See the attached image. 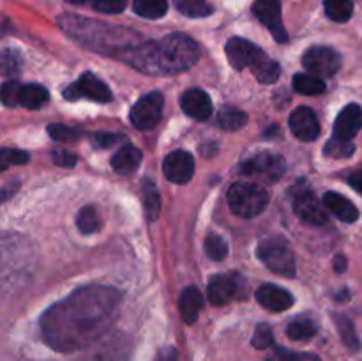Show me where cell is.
<instances>
[{"mask_svg": "<svg viewBox=\"0 0 362 361\" xmlns=\"http://www.w3.org/2000/svg\"><path fill=\"white\" fill-rule=\"evenodd\" d=\"M66 2H69V4H74V6H81V4H87L88 0H66Z\"/></svg>", "mask_w": 362, "mask_h": 361, "instance_id": "c3c4849f", "label": "cell"}, {"mask_svg": "<svg viewBox=\"0 0 362 361\" xmlns=\"http://www.w3.org/2000/svg\"><path fill=\"white\" fill-rule=\"evenodd\" d=\"M127 356L129 353H127L126 342L115 338L101 345V349L95 350L88 361H127Z\"/></svg>", "mask_w": 362, "mask_h": 361, "instance_id": "cb8c5ba5", "label": "cell"}, {"mask_svg": "<svg viewBox=\"0 0 362 361\" xmlns=\"http://www.w3.org/2000/svg\"><path fill=\"white\" fill-rule=\"evenodd\" d=\"M349 184L357 191V193L362 195V170H357L352 176L349 177Z\"/></svg>", "mask_w": 362, "mask_h": 361, "instance_id": "bcb514c9", "label": "cell"}, {"mask_svg": "<svg viewBox=\"0 0 362 361\" xmlns=\"http://www.w3.org/2000/svg\"><path fill=\"white\" fill-rule=\"evenodd\" d=\"M267 361H320V357L311 353H293L285 347H276Z\"/></svg>", "mask_w": 362, "mask_h": 361, "instance_id": "8d00e7d4", "label": "cell"}, {"mask_svg": "<svg viewBox=\"0 0 362 361\" xmlns=\"http://www.w3.org/2000/svg\"><path fill=\"white\" fill-rule=\"evenodd\" d=\"M49 92L39 84H27L20 85L18 91L16 106H23L27 110H39L48 103Z\"/></svg>", "mask_w": 362, "mask_h": 361, "instance_id": "7402d4cb", "label": "cell"}, {"mask_svg": "<svg viewBox=\"0 0 362 361\" xmlns=\"http://www.w3.org/2000/svg\"><path fill=\"white\" fill-rule=\"evenodd\" d=\"M127 0H92V7L99 13L119 14L126 9Z\"/></svg>", "mask_w": 362, "mask_h": 361, "instance_id": "60d3db41", "label": "cell"}, {"mask_svg": "<svg viewBox=\"0 0 362 361\" xmlns=\"http://www.w3.org/2000/svg\"><path fill=\"white\" fill-rule=\"evenodd\" d=\"M163 105H165V101H163L161 92H148L147 96L138 99L131 108V124L141 131L152 130L161 120Z\"/></svg>", "mask_w": 362, "mask_h": 361, "instance_id": "9c48e42d", "label": "cell"}, {"mask_svg": "<svg viewBox=\"0 0 362 361\" xmlns=\"http://www.w3.org/2000/svg\"><path fill=\"white\" fill-rule=\"evenodd\" d=\"M180 108L187 117L197 120H207L212 115V101L207 92L200 88H189L180 96Z\"/></svg>", "mask_w": 362, "mask_h": 361, "instance_id": "2e32d148", "label": "cell"}, {"mask_svg": "<svg viewBox=\"0 0 362 361\" xmlns=\"http://www.w3.org/2000/svg\"><path fill=\"white\" fill-rule=\"evenodd\" d=\"M64 98L67 101H78V99H88L95 103H110L112 101V91L103 80H99L95 74L83 73L73 85L64 91Z\"/></svg>", "mask_w": 362, "mask_h": 361, "instance_id": "52a82bcc", "label": "cell"}, {"mask_svg": "<svg viewBox=\"0 0 362 361\" xmlns=\"http://www.w3.org/2000/svg\"><path fill=\"white\" fill-rule=\"evenodd\" d=\"M257 301L265 310L271 311H285L296 303V299H293L288 290L283 289V287L272 285V283H265L257 290Z\"/></svg>", "mask_w": 362, "mask_h": 361, "instance_id": "e0dca14e", "label": "cell"}, {"mask_svg": "<svg viewBox=\"0 0 362 361\" xmlns=\"http://www.w3.org/2000/svg\"><path fill=\"white\" fill-rule=\"evenodd\" d=\"M163 172L166 179L175 184L189 183L194 176V158L187 151L170 152L163 163Z\"/></svg>", "mask_w": 362, "mask_h": 361, "instance_id": "4fadbf2b", "label": "cell"}, {"mask_svg": "<svg viewBox=\"0 0 362 361\" xmlns=\"http://www.w3.org/2000/svg\"><path fill=\"white\" fill-rule=\"evenodd\" d=\"M293 88H296L299 94L306 96H317L325 92V81L322 78L315 76V74H296L293 76Z\"/></svg>", "mask_w": 362, "mask_h": 361, "instance_id": "f546056e", "label": "cell"}, {"mask_svg": "<svg viewBox=\"0 0 362 361\" xmlns=\"http://www.w3.org/2000/svg\"><path fill=\"white\" fill-rule=\"evenodd\" d=\"M76 225L80 229V232L83 234H94L98 232L101 222H99L98 211H95L94 205H87V207H81L80 212L76 216Z\"/></svg>", "mask_w": 362, "mask_h": 361, "instance_id": "1f68e13d", "label": "cell"}, {"mask_svg": "<svg viewBox=\"0 0 362 361\" xmlns=\"http://www.w3.org/2000/svg\"><path fill=\"white\" fill-rule=\"evenodd\" d=\"M288 124L293 137L303 142H313L320 134V122H318L317 113L310 106H299L297 110H293Z\"/></svg>", "mask_w": 362, "mask_h": 361, "instance_id": "5bb4252c", "label": "cell"}, {"mask_svg": "<svg viewBox=\"0 0 362 361\" xmlns=\"http://www.w3.org/2000/svg\"><path fill=\"white\" fill-rule=\"evenodd\" d=\"M205 251H207V257L212 258V260L219 262L223 258H226L228 255V244L225 243L223 237H219L218 234H211L205 239Z\"/></svg>", "mask_w": 362, "mask_h": 361, "instance_id": "e575fe53", "label": "cell"}, {"mask_svg": "<svg viewBox=\"0 0 362 361\" xmlns=\"http://www.w3.org/2000/svg\"><path fill=\"white\" fill-rule=\"evenodd\" d=\"M48 133L57 142H76L81 138V130L66 126V124H49Z\"/></svg>", "mask_w": 362, "mask_h": 361, "instance_id": "d590c367", "label": "cell"}, {"mask_svg": "<svg viewBox=\"0 0 362 361\" xmlns=\"http://www.w3.org/2000/svg\"><path fill=\"white\" fill-rule=\"evenodd\" d=\"M258 258L279 276H296V257L290 248L288 241L281 236L265 237L258 243Z\"/></svg>", "mask_w": 362, "mask_h": 361, "instance_id": "277c9868", "label": "cell"}, {"mask_svg": "<svg viewBox=\"0 0 362 361\" xmlns=\"http://www.w3.org/2000/svg\"><path fill=\"white\" fill-rule=\"evenodd\" d=\"M20 85L18 81L9 80L4 81L2 85V103L6 106H16V99H18V91H20Z\"/></svg>", "mask_w": 362, "mask_h": 361, "instance_id": "b9f144b4", "label": "cell"}, {"mask_svg": "<svg viewBox=\"0 0 362 361\" xmlns=\"http://www.w3.org/2000/svg\"><path fill=\"white\" fill-rule=\"evenodd\" d=\"M334 321H336V328H338V331H339V335H341L345 345L350 347V349H354V350L359 349L361 342H359V338H357L356 328H354L352 322H350L346 317H343V315H336Z\"/></svg>", "mask_w": 362, "mask_h": 361, "instance_id": "d6a6232c", "label": "cell"}, {"mask_svg": "<svg viewBox=\"0 0 362 361\" xmlns=\"http://www.w3.org/2000/svg\"><path fill=\"white\" fill-rule=\"evenodd\" d=\"M239 172L251 179H258L260 183H276L285 173V161L281 156L272 152H258L240 163Z\"/></svg>", "mask_w": 362, "mask_h": 361, "instance_id": "8992f818", "label": "cell"}, {"mask_svg": "<svg viewBox=\"0 0 362 361\" xmlns=\"http://www.w3.org/2000/svg\"><path fill=\"white\" fill-rule=\"evenodd\" d=\"M237 294V280L230 275H214L209 282L207 296L209 301L216 306L230 303Z\"/></svg>", "mask_w": 362, "mask_h": 361, "instance_id": "ac0fdd59", "label": "cell"}, {"mask_svg": "<svg viewBox=\"0 0 362 361\" xmlns=\"http://www.w3.org/2000/svg\"><path fill=\"white\" fill-rule=\"evenodd\" d=\"M324 9L332 21L345 23L352 18L354 4L352 0H324Z\"/></svg>", "mask_w": 362, "mask_h": 361, "instance_id": "4dcf8cb0", "label": "cell"}, {"mask_svg": "<svg viewBox=\"0 0 362 361\" xmlns=\"http://www.w3.org/2000/svg\"><path fill=\"white\" fill-rule=\"evenodd\" d=\"M59 23L67 34L73 35L76 41H80L87 48L115 57H119V48H117V45H113L112 39L126 41L131 35V30H126V28L98 23V21L87 20V18L74 16V14H66V16L60 18Z\"/></svg>", "mask_w": 362, "mask_h": 361, "instance_id": "3957f363", "label": "cell"}, {"mask_svg": "<svg viewBox=\"0 0 362 361\" xmlns=\"http://www.w3.org/2000/svg\"><path fill=\"white\" fill-rule=\"evenodd\" d=\"M246 112H243L240 108H235V106H223L218 113V124L221 130L237 131L246 126Z\"/></svg>", "mask_w": 362, "mask_h": 361, "instance_id": "d4e9b609", "label": "cell"}, {"mask_svg": "<svg viewBox=\"0 0 362 361\" xmlns=\"http://www.w3.org/2000/svg\"><path fill=\"white\" fill-rule=\"evenodd\" d=\"M251 71H253V74L257 76V80L260 81V84H274V81H278L279 74H281L279 64L267 55L262 57V59L251 67Z\"/></svg>", "mask_w": 362, "mask_h": 361, "instance_id": "484cf974", "label": "cell"}, {"mask_svg": "<svg viewBox=\"0 0 362 361\" xmlns=\"http://www.w3.org/2000/svg\"><path fill=\"white\" fill-rule=\"evenodd\" d=\"M52 159L57 163V165L66 166V168H73L78 161L76 156H74L73 152H67V151H53Z\"/></svg>", "mask_w": 362, "mask_h": 361, "instance_id": "ee69618b", "label": "cell"}, {"mask_svg": "<svg viewBox=\"0 0 362 361\" xmlns=\"http://www.w3.org/2000/svg\"><path fill=\"white\" fill-rule=\"evenodd\" d=\"M226 57H228V62L232 64V67H235L237 71H243L246 67H253L262 57L265 55L264 50L260 46H257L255 42L247 41L244 38H232L225 46Z\"/></svg>", "mask_w": 362, "mask_h": 361, "instance_id": "30bf717a", "label": "cell"}, {"mask_svg": "<svg viewBox=\"0 0 362 361\" xmlns=\"http://www.w3.org/2000/svg\"><path fill=\"white\" fill-rule=\"evenodd\" d=\"M200 57L197 42L186 34H170L161 41H148L127 50L120 59L147 74H177L189 69Z\"/></svg>", "mask_w": 362, "mask_h": 361, "instance_id": "7a4b0ae2", "label": "cell"}, {"mask_svg": "<svg viewBox=\"0 0 362 361\" xmlns=\"http://www.w3.org/2000/svg\"><path fill=\"white\" fill-rule=\"evenodd\" d=\"M346 258L343 257V255H339V257H336V260H334V269H336V273H343L346 269Z\"/></svg>", "mask_w": 362, "mask_h": 361, "instance_id": "7dc6e473", "label": "cell"}, {"mask_svg": "<svg viewBox=\"0 0 362 361\" xmlns=\"http://www.w3.org/2000/svg\"><path fill=\"white\" fill-rule=\"evenodd\" d=\"M141 198H144V207L145 214H147L148 222H154L159 216L161 211V197H159V191L156 188V184L152 180H145L144 188H141Z\"/></svg>", "mask_w": 362, "mask_h": 361, "instance_id": "4316f807", "label": "cell"}, {"mask_svg": "<svg viewBox=\"0 0 362 361\" xmlns=\"http://www.w3.org/2000/svg\"><path fill=\"white\" fill-rule=\"evenodd\" d=\"M21 57L16 50H4L2 53V73L6 76H13V74L20 73Z\"/></svg>", "mask_w": 362, "mask_h": 361, "instance_id": "ab89813d", "label": "cell"}, {"mask_svg": "<svg viewBox=\"0 0 362 361\" xmlns=\"http://www.w3.org/2000/svg\"><path fill=\"white\" fill-rule=\"evenodd\" d=\"M324 205L341 222L345 223H354L359 219V211H357L356 205L349 200L343 195L336 193V191H329L324 197Z\"/></svg>", "mask_w": 362, "mask_h": 361, "instance_id": "ffe728a7", "label": "cell"}, {"mask_svg": "<svg viewBox=\"0 0 362 361\" xmlns=\"http://www.w3.org/2000/svg\"><path fill=\"white\" fill-rule=\"evenodd\" d=\"M303 66L318 78H329L341 67V57L329 46H311L303 57Z\"/></svg>", "mask_w": 362, "mask_h": 361, "instance_id": "ba28073f", "label": "cell"}, {"mask_svg": "<svg viewBox=\"0 0 362 361\" xmlns=\"http://www.w3.org/2000/svg\"><path fill=\"white\" fill-rule=\"evenodd\" d=\"M133 9L138 16L147 20H158L163 18L168 11L166 0H133Z\"/></svg>", "mask_w": 362, "mask_h": 361, "instance_id": "83f0119b", "label": "cell"}, {"mask_svg": "<svg viewBox=\"0 0 362 361\" xmlns=\"http://www.w3.org/2000/svg\"><path fill=\"white\" fill-rule=\"evenodd\" d=\"M325 156L334 159H341V158H350V156L356 152V145L352 142H345V140H338V138L332 137L331 140L327 142L324 149Z\"/></svg>", "mask_w": 362, "mask_h": 361, "instance_id": "836d02e7", "label": "cell"}, {"mask_svg": "<svg viewBox=\"0 0 362 361\" xmlns=\"http://www.w3.org/2000/svg\"><path fill=\"white\" fill-rule=\"evenodd\" d=\"M156 361H177V350L173 347H166V349L159 350Z\"/></svg>", "mask_w": 362, "mask_h": 361, "instance_id": "f6af8a7d", "label": "cell"}, {"mask_svg": "<svg viewBox=\"0 0 362 361\" xmlns=\"http://www.w3.org/2000/svg\"><path fill=\"white\" fill-rule=\"evenodd\" d=\"M362 130V110L359 105H349L336 117L332 137L338 140L352 142V138Z\"/></svg>", "mask_w": 362, "mask_h": 361, "instance_id": "9a60e30c", "label": "cell"}, {"mask_svg": "<svg viewBox=\"0 0 362 361\" xmlns=\"http://www.w3.org/2000/svg\"><path fill=\"white\" fill-rule=\"evenodd\" d=\"M30 159L28 152L18 151V149H2L0 151V168L6 170L13 165H23Z\"/></svg>", "mask_w": 362, "mask_h": 361, "instance_id": "f35d334b", "label": "cell"}, {"mask_svg": "<svg viewBox=\"0 0 362 361\" xmlns=\"http://www.w3.org/2000/svg\"><path fill=\"white\" fill-rule=\"evenodd\" d=\"M141 163V151L134 145H124L122 149L113 154L112 158V166L117 173L120 176H129V173L136 172L138 166Z\"/></svg>", "mask_w": 362, "mask_h": 361, "instance_id": "44dd1931", "label": "cell"}, {"mask_svg": "<svg viewBox=\"0 0 362 361\" xmlns=\"http://www.w3.org/2000/svg\"><path fill=\"white\" fill-rule=\"evenodd\" d=\"M253 14L269 28L278 42L288 41V34L285 30L281 18V2L279 0H255Z\"/></svg>", "mask_w": 362, "mask_h": 361, "instance_id": "8fae6325", "label": "cell"}, {"mask_svg": "<svg viewBox=\"0 0 362 361\" xmlns=\"http://www.w3.org/2000/svg\"><path fill=\"white\" fill-rule=\"evenodd\" d=\"M94 144L99 145L103 149L113 147L115 144L124 140V134H117V133H106V131H101V133H94Z\"/></svg>", "mask_w": 362, "mask_h": 361, "instance_id": "7bdbcfd3", "label": "cell"}, {"mask_svg": "<svg viewBox=\"0 0 362 361\" xmlns=\"http://www.w3.org/2000/svg\"><path fill=\"white\" fill-rule=\"evenodd\" d=\"M269 204V193L255 183H235L228 190V205L240 218H255Z\"/></svg>", "mask_w": 362, "mask_h": 361, "instance_id": "5b68a950", "label": "cell"}, {"mask_svg": "<svg viewBox=\"0 0 362 361\" xmlns=\"http://www.w3.org/2000/svg\"><path fill=\"white\" fill-rule=\"evenodd\" d=\"M251 343H253L255 349L265 350L274 343V336H272V328L265 322H260V324L255 328L253 338H251Z\"/></svg>", "mask_w": 362, "mask_h": 361, "instance_id": "74e56055", "label": "cell"}, {"mask_svg": "<svg viewBox=\"0 0 362 361\" xmlns=\"http://www.w3.org/2000/svg\"><path fill=\"white\" fill-rule=\"evenodd\" d=\"M293 211L303 222L310 225L320 227L329 222L324 205L311 190H297V193L293 195Z\"/></svg>", "mask_w": 362, "mask_h": 361, "instance_id": "7c38bea8", "label": "cell"}, {"mask_svg": "<svg viewBox=\"0 0 362 361\" xmlns=\"http://www.w3.org/2000/svg\"><path fill=\"white\" fill-rule=\"evenodd\" d=\"M177 11L187 18H205L214 13V7L207 0H173Z\"/></svg>", "mask_w": 362, "mask_h": 361, "instance_id": "f1b7e54d", "label": "cell"}, {"mask_svg": "<svg viewBox=\"0 0 362 361\" xmlns=\"http://www.w3.org/2000/svg\"><path fill=\"white\" fill-rule=\"evenodd\" d=\"M122 296L112 287H81L41 315L42 338L59 353L85 349L108 331Z\"/></svg>", "mask_w": 362, "mask_h": 361, "instance_id": "6da1fadb", "label": "cell"}, {"mask_svg": "<svg viewBox=\"0 0 362 361\" xmlns=\"http://www.w3.org/2000/svg\"><path fill=\"white\" fill-rule=\"evenodd\" d=\"M202 308H204V294L200 292L198 287H186L179 297V311L180 319L186 324H193L200 317Z\"/></svg>", "mask_w": 362, "mask_h": 361, "instance_id": "d6986e66", "label": "cell"}, {"mask_svg": "<svg viewBox=\"0 0 362 361\" xmlns=\"http://www.w3.org/2000/svg\"><path fill=\"white\" fill-rule=\"evenodd\" d=\"M318 324L311 315L304 314L299 317L293 319L292 322L286 328V335L290 340H296V342H303V340H310L317 335Z\"/></svg>", "mask_w": 362, "mask_h": 361, "instance_id": "603a6c76", "label": "cell"}]
</instances>
